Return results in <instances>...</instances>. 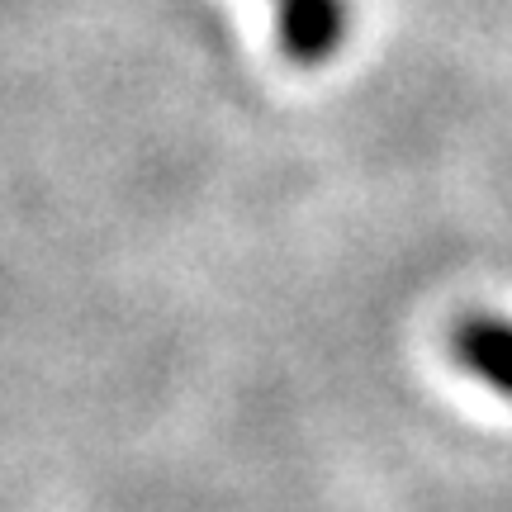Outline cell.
<instances>
[{
	"mask_svg": "<svg viewBox=\"0 0 512 512\" xmlns=\"http://www.w3.org/2000/svg\"><path fill=\"white\" fill-rule=\"evenodd\" d=\"M351 34L347 0H275V43L294 67H323Z\"/></svg>",
	"mask_w": 512,
	"mask_h": 512,
	"instance_id": "obj_1",
	"label": "cell"
},
{
	"mask_svg": "<svg viewBox=\"0 0 512 512\" xmlns=\"http://www.w3.org/2000/svg\"><path fill=\"white\" fill-rule=\"evenodd\" d=\"M451 356H456L484 389L512 399V318L465 313L456 328H451Z\"/></svg>",
	"mask_w": 512,
	"mask_h": 512,
	"instance_id": "obj_2",
	"label": "cell"
}]
</instances>
